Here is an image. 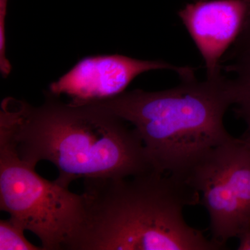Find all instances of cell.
Here are the masks:
<instances>
[{"label": "cell", "mask_w": 250, "mask_h": 250, "mask_svg": "<svg viewBox=\"0 0 250 250\" xmlns=\"http://www.w3.org/2000/svg\"><path fill=\"white\" fill-rule=\"evenodd\" d=\"M0 147L33 167L52 163L59 171L55 182L67 188L80 178H125L154 170L125 121L93 104L64 103L50 93L36 107L13 98L2 101Z\"/></svg>", "instance_id": "obj_1"}, {"label": "cell", "mask_w": 250, "mask_h": 250, "mask_svg": "<svg viewBox=\"0 0 250 250\" xmlns=\"http://www.w3.org/2000/svg\"><path fill=\"white\" fill-rule=\"evenodd\" d=\"M83 184V220L68 250L225 249L186 222L184 208L200 193L177 176L152 170Z\"/></svg>", "instance_id": "obj_2"}, {"label": "cell", "mask_w": 250, "mask_h": 250, "mask_svg": "<svg viewBox=\"0 0 250 250\" xmlns=\"http://www.w3.org/2000/svg\"><path fill=\"white\" fill-rule=\"evenodd\" d=\"M170 89H136L93 104L133 125L154 170L185 180L210 149L232 139L224 116L235 104L232 79L180 77Z\"/></svg>", "instance_id": "obj_3"}, {"label": "cell", "mask_w": 250, "mask_h": 250, "mask_svg": "<svg viewBox=\"0 0 250 250\" xmlns=\"http://www.w3.org/2000/svg\"><path fill=\"white\" fill-rule=\"evenodd\" d=\"M35 169L0 147V208L39 237L43 250H67L83 220V197Z\"/></svg>", "instance_id": "obj_4"}, {"label": "cell", "mask_w": 250, "mask_h": 250, "mask_svg": "<svg viewBox=\"0 0 250 250\" xmlns=\"http://www.w3.org/2000/svg\"><path fill=\"white\" fill-rule=\"evenodd\" d=\"M186 182L202 194L211 240L227 241L250 227V146L233 137L210 149L190 169Z\"/></svg>", "instance_id": "obj_5"}, {"label": "cell", "mask_w": 250, "mask_h": 250, "mask_svg": "<svg viewBox=\"0 0 250 250\" xmlns=\"http://www.w3.org/2000/svg\"><path fill=\"white\" fill-rule=\"evenodd\" d=\"M157 70H172L179 77L195 73V68L164 61L140 60L118 54L93 56L82 59L51 83L49 93L67 95L75 104L95 103L121 95L136 77Z\"/></svg>", "instance_id": "obj_6"}, {"label": "cell", "mask_w": 250, "mask_h": 250, "mask_svg": "<svg viewBox=\"0 0 250 250\" xmlns=\"http://www.w3.org/2000/svg\"><path fill=\"white\" fill-rule=\"evenodd\" d=\"M250 9V0H202L179 11L205 62L207 78L222 75V59L241 32Z\"/></svg>", "instance_id": "obj_7"}, {"label": "cell", "mask_w": 250, "mask_h": 250, "mask_svg": "<svg viewBox=\"0 0 250 250\" xmlns=\"http://www.w3.org/2000/svg\"><path fill=\"white\" fill-rule=\"evenodd\" d=\"M24 228L11 217L0 220V250H39L42 247L34 246L24 236Z\"/></svg>", "instance_id": "obj_8"}, {"label": "cell", "mask_w": 250, "mask_h": 250, "mask_svg": "<svg viewBox=\"0 0 250 250\" xmlns=\"http://www.w3.org/2000/svg\"><path fill=\"white\" fill-rule=\"evenodd\" d=\"M233 62L227 67V70L236 74L232 79L235 103L236 105L250 103V57Z\"/></svg>", "instance_id": "obj_9"}, {"label": "cell", "mask_w": 250, "mask_h": 250, "mask_svg": "<svg viewBox=\"0 0 250 250\" xmlns=\"http://www.w3.org/2000/svg\"><path fill=\"white\" fill-rule=\"evenodd\" d=\"M246 57H250V9L241 32L224 61H234Z\"/></svg>", "instance_id": "obj_10"}, {"label": "cell", "mask_w": 250, "mask_h": 250, "mask_svg": "<svg viewBox=\"0 0 250 250\" xmlns=\"http://www.w3.org/2000/svg\"><path fill=\"white\" fill-rule=\"evenodd\" d=\"M8 1L0 0V70L4 78L9 76L11 71V63L6 56V15L7 13Z\"/></svg>", "instance_id": "obj_11"}, {"label": "cell", "mask_w": 250, "mask_h": 250, "mask_svg": "<svg viewBox=\"0 0 250 250\" xmlns=\"http://www.w3.org/2000/svg\"><path fill=\"white\" fill-rule=\"evenodd\" d=\"M234 113L237 118L243 120L246 123L247 129L241 138L250 146V103L237 105Z\"/></svg>", "instance_id": "obj_12"}, {"label": "cell", "mask_w": 250, "mask_h": 250, "mask_svg": "<svg viewBox=\"0 0 250 250\" xmlns=\"http://www.w3.org/2000/svg\"><path fill=\"white\" fill-rule=\"evenodd\" d=\"M237 238L239 239L238 250H250V227L241 231Z\"/></svg>", "instance_id": "obj_13"}, {"label": "cell", "mask_w": 250, "mask_h": 250, "mask_svg": "<svg viewBox=\"0 0 250 250\" xmlns=\"http://www.w3.org/2000/svg\"><path fill=\"white\" fill-rule=\"evenodd\" d=\"M202 1V0H194V1Z\"/></svg>", "instance_id": "obj_14"}]
</instances>
